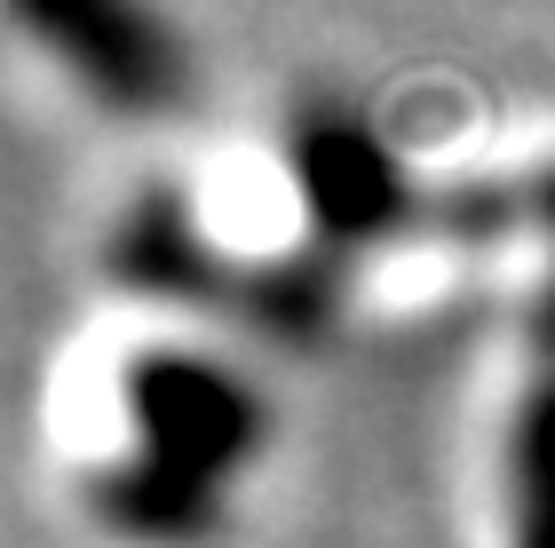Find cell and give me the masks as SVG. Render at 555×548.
Wrapping results in <instances>:
<instances>
[{"mask_svg": "<svg viewBox=\"0 0 555 548\" xmlns=\"http://www.w3.org/2000/svg\"><path fill=\"white\" fill-rule=\"evenodd\" d=\"M500 548H555V286L532 318V358L500 430Z\"/></svg>", "mask_w": 555, "mask_h": 548, "instance_id": "obj_3", "label": "cell"}, {"mask_svg": "<svg viewBox=\"0 0 555 548\" xmlns=\"http://www.w3.org/2000/svg\"><path fill=\"white\" fill-rule=\"evenodd\" d=\"M135 413V461L112 493L119 533H198L215 517L222 477L255 454L262 406L246 397L215 358H143L128 373Z\"/></svg>", "mask_w": 555, "mask_h": 548, "instance_id": "obj_1", "label": "cell"}, {"mask_svg": "<svg viewBox=\"0 0 555 548\" xmlns=\"http://www.w3.org/2000/svg\"><path fill=\"white\" fill-rule=\"evenodd\" d=\"M16 24L112 112H175L191 95L183 40L151 0H9Z\"/></svg>", "mask_w": 555, "mask_h": 548, "instance_id": "obj_2", "label": "cell"}]
</instances>
